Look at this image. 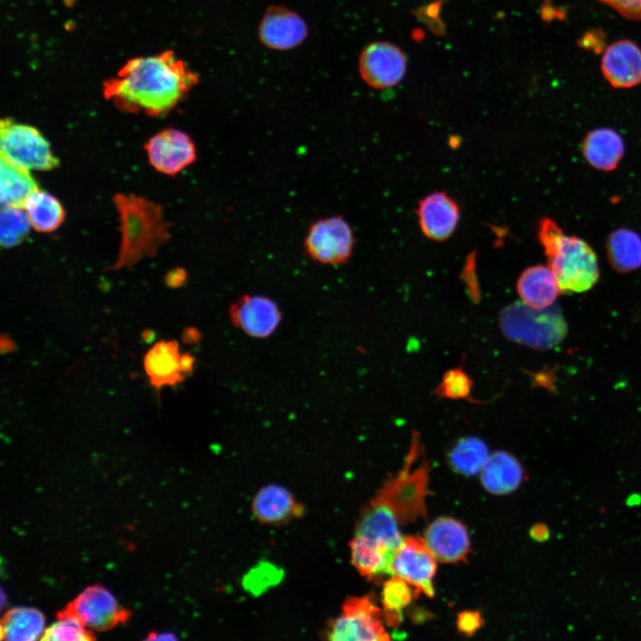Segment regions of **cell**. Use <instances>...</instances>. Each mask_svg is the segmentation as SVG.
<instances>
[{"mask_svg": "<svg viewBox=\"0 0 641 641\" xmlns=\"http://www.w3.org/2000/svg\"><path fill=\"white\" fill-rule=\"evenodd\" d=\"M305 20L296 12L282 5H272L264 13L257 34L261 44L272 50L296 48L307 37Z\"/></svg>", "mask_w": 641, "mask_h": 641, "instance_id": "obj_13", "label": "cell"}, {"mask_svg": "<svg viewBox=\"0 0 641 641\" xmlns=\"http://www.w3.org/2000/svg\"><path fill=\"white\" fill-rule=\"evenodd\" d=\"M120 223V247L114 264L107 270L130 268L154 256L169 239V223L161 206L143 197L118 193L113 199Z\"/></svg>", "mask_w": 641, "mask_h": 641, "instance_id": "obj_2", "label": "cell"}, {"mask_svg": "<svg viewBox=\"0 0 641 641\" xmlns=\"http://www.w3.org/2000/svg\"><path fill=\"white\" fill-rule=\"evenodd\" d=\"M198 82L197 74L168 50L127 61L102 89L120 110L158 117L174 109Z\"/></svg>", "mask_w": 641, "mask_h": 641, "instance_id": "obj_1", "label": "cell"}, {"mask_svg": "<svg viewBox=\"0 0 641 641\" xmlns=\"http://www.w3.org/2000/svg\"><path fill=\"white\" fill-rule=\"evenodd\" d=\"M28 215L22 207H2L0 215V242L11 248L21 243L30 229Z\"/></svg>", "mask_w": 641, "mask_h": 641, "instance_id": "obj_29", "label": "cell"}, {"mask_svg": "<svg viewBox=\"0 0 641 641\" xmlns=\"http://www.w3.org/2000/svg\"><path fill=\"white\" fill-rule=\"evenodd\" d=\"M23 208L31 227L39 232L55 231L65 217L61 202L52 194L39 189L28 198Z\"/></svg>", "mask_w": 641, "mask_h": 641, "instance_id": "obj_26", "label": "cell"}, {"mask_svg": "<svg viewBox=\"0 0 641 641\" xmlns=\"http://www.w3.org/2000/svg\"><path fill=\"white\" fill-rule=\"evenodd\" d=\"M186 272L182 269H175L169 272L165 279L166 284L170 288H178L184 283Z\"/></svg>", "mask_w": 641, "mask_h": 641, "instance_id": "obj_36", "label": "cell"}, {"mask_svg": "<svg viewBox=\"0 0 641 641\" xmlns=\"http://www.w3.org/2000/svg\"><path fill=\"white\" fill-rule=\"evenodd\" d=\"M195 360L190 353L180 356V367L183 374H190L193 370Z\"/></svg>", "mask_w": 641, "mask_h": 641, "instance_id": "obj_38", "label": "cell"}, {"mask_svg": "<svg viewBox=\"0 0 641 641\" xmlns=\"http://www.w3.org/2000/svg\"><path fill=\"white\" fill-rule=\"evenodd\" d=\"M0 199L2 207H22L38 185L29 170L3 155L0 159Z\"/></svg>", "mask_w": 641, "mask_h": 641, "instance_id": "obj_23", "label": "cell"}, {"mask_svg": "<svg viewBox=\"0 0 641 641\" xmlns=\"http://www.w3.org/2000/svg\"><path fill=\"white\" fill-rule=\"evenodd\" d=\"M199 333L194 328H187L184 329L183 334V340L184 343L191 344L199 341Z\"/></svg>", "mask_w": 641, "mask_h": 641, "instance_id": "obj_39", "label": "cell"}, {"mask_svg": "<svg viewBox=\"0 0 641 641\" xmlns=\"http://www.w3.org/2000/svg\"><path fill=\"white\" fill-rule=\"evenodd\" d=\"M612 266L620 272L641 267V238L630 230L621 228L613 231L606 241Z\"/></svg>", "mask_w": 641, "mask_h": 641, "instance_id": "obj_27", "label": "cell"}, {"mask_svg": "<svg viewBox=\"0 0 641 641\" xmlns=\"http://www.w3.org/2000/svg\"><path fill=\"white\" fill-rule=\"evenodd\" d=\"M327 638L377 641L389 640L390 637L385 629L379 607L368 597H351L344 603L340 615L330 622Z\"/></svg>", "mask_w": 641, "mask_h": 641, "instance_id": "obj_8", "label": "cell"}, {"mask_svg": "<svg viewBox=\"0 0 641 641\" xmlns=\"http://www.w3.org/2000/svg\"><path fill=\"white\" fill-rule=\"evenodd\" d=\"M436 569L437 559L428 548L424 538L403 537L392 559L391 575L407 581L414 588L416 596L424 593L433 597V579Z\"/></svg>", "mask_w": 641, "mask_h": 641, "instance_id": "obj_9", "label": "cell"}, {"mask_svg": "<svg viewBox=\"0 0 641 641\" xmlns=\"http://www.w3.org/2000/svg\"><path fill=\"white\" fill-rule=\"evenodd\" d=\"M4 601H5L4 592V589L2 588V590H1V606L2 607L4 606Z\"/></svg>", "mask_w": 641, "mask_h": 641, "instance_id": "obj_43", "label": "cell"}, {"mask_svg": "<svg viewBox=\"0 0 641 641\" xmlns=\"http://www.w3.org/2000/svg\"><path fill=\"white\" fill-rule=\"evenodd\" d=\"M93 633L74 615L65 610L57 613V621L45 629L41 640L87 641Z\"/></svg>", "mask_w": 641, "mask_h": 641, "instance_id": "obj_30", "label": "cell"}, {"mask_svg": "<svg viewBox=\"0 0 641 641\" xmlns=\"http://www.w3.org/2000/svg\"><path fill=\"white\" fill-rule=\"evenodd\" d=\"M282 577V572L278 567L264 563L248 572L245 576L244 587L255 595H259L267 588L276 584Z\"/></svg>", "mask_w": 641, "mask_h": 641, "instance_id": "obj_33", "label": "cell"}, {"mask_svg": "<svg viewBox=\"0 0 641 641\" xmlns=\"http://www.w3.org/2000/svg\"><path fill=\"white\" fill-rule=\"evenodd\" d=\"M530 533L533 540L538 541H544L548 538L549 531L546 525L542 523H538L532 526Z\"/></svg>", "mask_w": 641, "mask_h": 641, "instance_id": "obj_37", "label": "cell"}, {"mask_svg": "<svg viewBox=\"0 0 641 641\" xmlns=\"http://www.w3.org/2000/svg\"><path fill=\"white\" fill-rule=\"evenodd\" d=\"M155 332L152 329H144L142 333V338L146 343H151L155 339Z\"/></svg>", "mask_w": 641, "mask_h": 641, "instance_id": "obj_42", "label": "cell"}, {"mask_svg": "<svg viewBox=\"0 0 641 641\" xmlns=\"http://www.w3.org/2000/svg\"><path fill=\"white\" fill-rule=\"evenodd\" d=\"M425 542L437 561L458 563L470 551V538L467 527L451 517H440L433 521L425 531Z\"/></svg>", "mask_w": 641, "mask_h": 641, "instance_id": "obj_15", "label": "cell"}, {"mask_svg": "<svg viewBox=\"0 0 641 641\" xmlns=\"http://www.w3.org/2000/svg\"><path fill=\"white\" fill-rule=\"evenodd\" d=\"M472 381L462 368L448 370L434 393L442 398L452 400L471 399Z\"/></svg>", "mask_w": 641, "mask_h": 641, "instance_id": "obj_31", "label": "cell"}, {"mask_svg": "<svg viewBox=\"0 0 641 641\" xmlns=\"http://www.w3.org/2000/svg\"><path fill=\"white\" fill-rule=\"evenodd\" d=\"M1 155L28 170L48 171L58 166L49 142L32 126L5 118L0 123Z\"/></svg>", "mask_w": 641, "mask_h": 641, "instance_id": "obj_6", "label": "cell"}, {"mask_svg": "<svg viewBox=\"0 0 641 641\" xmlns=\"http://www.w3.org/2000/svg\"><path fill=\"white\" fill-rule=\"evenodd\" d=\"M561 291L558 280L548 266H531L517 280V292L522 301L535 308L553 305Z\"/></svg>", "mask_w": 641, "mask_h": 641, "instance_id": "obj_21", "label": "cell"}, {"mask_svg": "<svg viewBox=\"0 0 641 641\" xmlns=\"http://www.w3.org/2000/svg\"><path fill=\"white\" fill-rule=\"evenodd\" d=\"M538 236L562 291L584 292L599 279L596 256L592 247L576 236L565 234L550 218H542Z\"/></svg>", "mask_w": 641, "mask_h": 641, "instance_id": "obj_3", "label": "cell"}, {"mask_svg": "<svg viewBox=\"0 0 641 641\" xmlns=\"http://www.w3.org/2000/svg\"><path fill=\"white\" fill-rule=\"evenodd\" d=\"M179 345L174 340L157 342L145 354L143 366L150 385L157 390L183 380L180 367Z\"/></svg>", "mask_w": 641, "mask_h": 641, "instance_id": "obj_19", "label": "cell"}, {"mask_svg": "<svg viewBox=\"0 0 641 641\" xmlns=\"http://www.w3.org/2000/svg\"><path fill=\"white\" fill-rule=\"evenodd\" d=\"M483 623V618L477 611H464L457 618L458 629L467 636L475 634Z\"/></svg>", "mask_w": 641, "mask_h": 641, "instance_id": "obj_34", "label": "cell"}, {"mask_svg": "<svg viewBox=\"0 0 641 641\" xmlns=\"http://www.w3.org/2000/svg\"><path fill=\"white\" fill-rule=\"evenodd\" d=\"M231 320L246 334L263 338L270 336L280 321V312L272 299L262 296H244L230 309Z\"/></svg>", "mask_w": 641, "mask_h": 641, "instance_id": "obj_14", "label": "cell"}, {"mask_svg": "<svg viewBox=\"0 0 641 641\" xmlns=\"http://www.w3.org/2000/svg\"><path fill=\"white\" fill-rule=\"evenodd\" d=\"M351 560L356 570L364 577L377 579L391 574L394 554L385 547L355 535L350 542Z\"/></svg>", "mask_w": 641, "mask_h": 641, "instance_id": "obj_24", "label": "cell"}, {"mask_svg": "<svg viewBox=\"0 0 641 641\" xmlns=\"http://www.w3.org/2000/svg\"><path fill=\"white\" fill-rule=\"evenodd\" d=\"M621 14L630 19H641V0H600Z\"/></svg>", "mask_w": 641, "mask_h": 641, "instance_id": "obj_35", "label": "cell"}, {"mask_svg": "<svg viewBox=\"0 0 641 641\" xmlns=\"http://www.w3.org/2000/svg\"><path fill=\"white\" fill-rule=\"evenodd\" d=\"M359 72L363 81L376 89L398 85L407 69V59L397 45L389 42H373L365 46L359 57Z\"/></svg>", "mask_w": 641, "mask_h": 641, "instance_id": "obj_12", "label": "cell"}, {"mask_svg": "<svg viewBox=\"0 0 641 641\" xmlns=\"http://www.w3.org/2000/svg\"><path fill=\"white\" fill-rule=\"evenodd\" d=\"M499 327L510 340L539 350L550 349L565 337L567 324L558 306L535 308L522 302L505 307Z\"/></svg>", "mask_w": 641, "mask_h": 641, "instance_id": "obj_4", "label": "cell"}, {"mask_svg": "<svg viewBox=\"0 0 641 641\" xmlns=\"http://www.w3.org/2000/svg\"><path fill=\"white\" fill-rule=\"evenodd\" d=\"M417 215L423 234L430 239L442 241L456 230L460 210L457 202L447 193L435 191L419 201Z\"/></svg>", "mask_w": 641, "mask_h": 641, "instance_id": "obj_16", "label": "cell"}, {"mask_svg": "<svg viewBox=\"0 0 641 641\" xmlns=\"http://www.w3.org/2000/svg\"><path fill=\"white\" fill-rule=\"evenodd\" d=\"M480 473L485 490L499 495L515 491L525 479L520 462L503 450L490 455Z\"/></svg>", "mask_w": 641, "mask_h": 641, "instance_id": "obj_20", "label": "cell"}, {"mask_svg": "<svg viewBox=\"0 0 641 641\" xmlns=\"http://www.w3.org/2000/svg\"><path fill=\"white\" fill-rule=\"evenodd\" d=\"M488 447L477 437L458 440L449 451L451 467L464 475H475L481 472L489 458Z\"/></svg>", "mask_w": 641, "mask_h": 641, "instance_id": "obj_28", "label": "cell"}, {"mask_svg": "<svg viewBox=\"0 0 641 641\" xmlns=\"http://www.w3.org/2000/svg\"><path fill=\"white\" fill-rule=\"evenodd\" d=\"M601 68L613 86L636 85L641 82V50L630 41H617L605 50Z\"/></svg>", "mask_w": 641, "mask_h": 641, "instance_id": "obj_17", "label": "cell"}, {"mask_svg": "<svg viewBox=\"0 0 641 641\" xmlns=\"http://www.w3.org/2000/svg\"><path fill=\"white\" fill-rule=\"evenodd\" d=\"M45 628L44 614L37 608L20 606L10 609L1 621V639L33 641L41 639Z\"/></svg>", "mask_w": 641, "mask_h": 641, "instance_id": "obj_25", "label": "cell"}, {"mask_svg": "<svg viewBox=\"0 0 641 641\" xmlns=\"http://www.w3.org/2000/svg\"><path fill=\"white\" fill-rule=\"evenodd\" d=\"M418 451L414 440L404 467L388 481L373 498L380 503L402 526L426 515V497L429 478V465L410 470Z\"/></svg>", "mask_w": 641, "mask_h": 641, "instance_id": "obj_5", "label": "cell"}, {"mask_svg": "<svg viewBox=\"0 0 641 641\" xmlns=\"http://www.w3.org/2000/svg\"><path fill=\"white\" fill-rule=\"evenodd\" d=\"M256 519L267 524H278L300 516L303 507L292 493L281 485L268 484L258 491L252 502Z\"/></svg>", "mask_w": 641, "mask_h": 641, "instance_id": "obj_18", "label": "cell"}, {"mask_svg": "<svg viewBox=\"0 0 641 641\" xmlns=\"http://www.w3.org/2000/svg\"><path fill=\"white\" fill-rule=\"evenodd\" d=\"M16 348L14 342L5 335H2L0 340V349L2 353H8Z\"/></svg>", "mask_w": 641, "mask_h": 641, "instance_id": "obj_40", "label": "cell"}, {"mask_svg": "<svg viewBox=\"0 0 641 641\" xmlns=\"http://www.w3.org/2000/svg\"><path fill=\"white\" fill-rule=\"evenodd\" d=\"M412 587L403 579L393 575L383 587L382 603L384 612H401L416 596Z\"/></svg>", "mask_w": 641, "mask_h": 641, "instance_id": "obj_32", "label": "cell"}, {"mask_svg": "<svg viewBox=\"0 0 641 641\" xmlns=\"http://www.w3.org/2000/svg\"><path fill=\"white\" fill-rule=\"evenodd\" d=\"M582 152L586 160L595 168L611 171L617 167L624 153L621 135L610 128L590 131L583 140Z\"/></svg>", "mask_w": 641, "mask_h": 641, "instance_id": "obj_22", "label": "cell"}, {"mask_svg": "<svg viewBox=\"0 0 641 641\" xmlns=\"http://www.w3.org/2000/svg\"><path fill=\"white\" fill-rule=\"evenodd\" d=\"M147 640H175L176 637L171 632H151L146 637Z\"/></svg>", "mask_w": 641, "mask_h": 641, "instance_id": "obj_41", "label": "cell"}, {"mask_svg": "<svg viewBox=\"0 0 641 641\" xmlns=\"http://www.w3.org/2000/svg\"><path fill=\"white\" fill-rule=\"evenodd\" d=\"M64 610L95 631H106L123 624L131 614L107 588L98 584L84 589Z\"/></svg>", "mask_w": 641, "mask_h": 641, "instance_id": "obj_10", "label": "cell"}, {"mask_svg": "<svg viewBox=\"0 0 641 641\" xmlns=\"http://www.w3.org/2000/svg\"><path fill=\"white\" fill-rule=\"evenodd\" d=\"M355 239L349 223L340 215L312 222L304 240L308 257L325 265H341L352 256Z\"/></svg>", "mask_w": 641, "mask_h": 641, "instance_id": "obj_7", "label": "cell"}, {"mask_svg": "<svg viewBox=\"0 0 641 641\" xmlns=\"http://www.w3.org/2000/svg\"><path fill=\"white\" fill-rule=\"evenodd\" d=\"M150 164L167 175H175L195 162L197 148L192 138L174 127L165 128L144 144Z\"/></svg>", "mask_w": 641, "mask_h": 641, "instance_id": "obj_11", "label": "cell"}]
</instances>
